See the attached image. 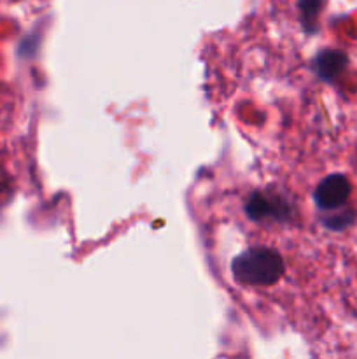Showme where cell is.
Masks as SVG:
<instances>
[{"label": "cell", "mask_w": 357, "mask_h": 359, "mask_svg": "<svg viewBox=\"0 0 357 359\" xmlns=\"http://www.w3.org/2000/svg\"><path fill=\"white\" fill-rule=\"evenodd\" d=\"M349 65V56L340 49H324L314 58V70L322 81H335Z\"/></svg>", "instance_id": "cell-4"}, {"label": "cell", "mask_w": 357, "mask_h": 359, "mask_svg": "<svg viewBox=\"0 0 357 359\" xmlns=\"http://www.w3.org/2000/svg\"><path fill=\"white\" fill-rule=\"evenodd\" d=\"M324 0H300V14L303 27L308 32L317 30V20L321 14Z\"/></svg>", "instance_id": "cell-5"}, {"label": "cell", "mask_w": 357, "mask_h": 359, "mask_svg": "<svg viewBox=\"0 0 357 359\" xmlns=\"http://www.w3.org/2000/svg\"><path fill=\"white\" fill-rule=\"evenodd\" d=\"M245 210L254 221L266 219V217L282 221L289 217V205L284 200H280L279 196H266L262 193H254L248 198Z\"/></svg>", "instance_id": "cell-3"}, {"label": "cell", "mask_w": 357, "mask_h": 359, "mask_svg": "<svg viewBox=\"0 0 357 359\" xmlns=\"http://www.w3.org/2000/svg\"><path fill=\"white\" fill-rule=\"evenodd\" d=\"M352 195V184L349 177L343 174L328 175L321 184L317 186L314 193V200L318 209L322 210H336L342 209L349 202Z\"/></svg>", "instance_id": "cell-2"}, {"label": "cell", "mask_w": 357, "mask_h": 359, "mask_svg": "<svg viewBox=\"0 0 357 359\" xmlns=\"http://www.w3.org/2000/svg\"><path fill=\"white\" fill-rule=\"evenodd\" d=\"M284 259L266 248L248 249L237 256L231 265L234 279L245 286H272L282 277Z\"/></svg>", "instance_id": "cell-1"}, {"label": "cell", "mask_w": 357, "mask_h": 359, "mask_svg": "<svg viewBox=\"0 0 357 359\" xmlns=\"http://www.w3.org/2000/svg\"><path fill=\"white\" fill-rule=\"evenodd\" d=\"M354 221H356V212H354L352 209H349V207L343 205L338 214H331V216L326 217L324 224L329 228V230L340 231L349 228Z\"/></svg>", "instance_id": "cell-6"}]
</instances>
